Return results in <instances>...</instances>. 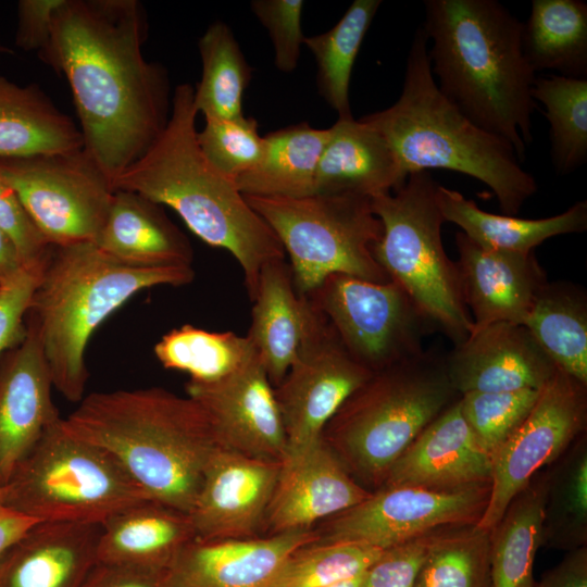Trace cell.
<instances>
[{
    "label": "cell",
    "mask_w": 587,
    "mask_h": 587,
    "mask_svg": "<svg viewBox=\"0 0 587 587\" xmlns=\"http://www.w3.org/2000/svg\"><path fill=\"white\" fill-rule=\"evenodd\" d=\"M137 0H64L39 57L68 82L85 151L112 182L157 140L170 118L165 70L141 46Z\"/></svg>",
    "instance_id": "cell-1"
},
{
    "label": "cell",
    "mask_w": 587,
    "mask_h": 587,
    "mask_svg": "<svg viewBox=\"0 0 587 587\" xmlns=\"http://www.w3.org/2000/svg\"><path fill=\"white\" fill-rule=\"evenodd\" d=\"M424 8L422 29L439 90L523 162L536 109V73L523 53V22L497 0H426Z\"/></svg>",
    "instance_id": "cell-2"
},
{
    "label": "cell",
    "mask_w": 587,
    "mask_h": 587,
    "mask_svg": "<svg viewBox=\"0 0 587 587\" xmlns=\"http://www.w3.org/2000/svg\"><path fill=\"white\" fill-rule=\"evenodd\" d=\"M193 91L188 83L176 86L165 128L112 182V188L170 207L201 240L227 250L242 270L251 300L262 267L285 259V250L236 182L221 174L203 155L197 141Z\"/></svg>",
    "instance_id": "cell-3"
},
{
    "label": "cell",
    "mask_w": 587,
    "mask_h": 587,
    "mask_svg": "<svg viewBox=\"0 0 587 587\" xmlns=\"http://www.w3.org/2000/svg\"><path fill=\"white\" fill-rule=\"evenodd\" d=\"M62 426L105 450L150 499L186 513L221 447L198 402L159 387L90 394Z\"/></svg>",
    "instance_id": "cell-4"
},
{
    "label": "cell",
    "mask_w": 587,
    "mask_h": 587,
    "mask_svg": "<svg viewBox=\"0 0 587 587\" xmlns=\"http://www.w3.org/2000/svg\"><path fill=\"white\" fill-rule=\"evenodd\" d=\"M360 120L386 139L405 177L429 170L471 176L492 190L503 214L514 216L538 189L507 141L475 125L441 93L422 27L409 49L398 100Z\"/></svg>",
    "instance_id": "cell-5"
},
{
    "label": "cell",
    "mask_w": 587,
    "mask_h": 587,
    "mask_svg": "<svg viewBox=\"0 0 587 587\" xmlns=\"http://www.w3.org/2000/svg\"><path fill=\"white\" fill-rule=\"evenodd\" d=\"M193 278L191 265H130L92 241L52 246L25 321L40 340L53 387L68 401L80 402L93 332L139 291L187 285Z\"/></svg>",
    "instance_id": "cell-6"
},
{
    "label": "cell",
    "mask_w": 587,
    "mask_h": 587,
    "mask_svg": "<svg viewBox=\"0 0 587 587\" xmlns=\"http://www.w3.org/2000/svg\"><path fill=\"white\" fill-rule=\"evenodd\" d=\"M459 397L445 354L423 350L373 373L328 421L322 437L361 486L376 490L398 458Z\"/></svg>",
    "instance_id": "cell-7"
},
{
    "label": "cell",
    "mask_w": 587,
    "mask_h": 587,
    "mask_svg": "<svg viewBox=\"0 0 587 587\" xmlns=\"http://www.w3.org/2000/svg\"><path fill=\"white\" fill-rule=\"evenodd\" d=\"M439 184L430 172L410 174L392 192L371 199L383 227L373 247L377 263L413 301L433 329L453 344L473 329L457 263L447 255L437 201Z\"/></svg>",
    "instance_id": "cell-8"
},
{
    "label": "cell",
    "mask_w": 587,
    "mask_h": 587,
    "mask_svg": "<svg viewBox=\"0 0 587 587\" xmlns=\"http://www.w3.org/2000/svg\"><path fill=\"white\" fill-rule=\"evenodd\" d=\"M149 499L105 450L67 433L62 419L2 487L3 507L38 522L102 523Z\"/></svg>",
    "instance_id": "cell-9"
},
{
    "label": "cell",
    "mask_w": 587,
    "mask_h": 587,
    "mask_svg": "<svg viewBox=\"0 0 587 587\" xmlns=\"http://www.w3.org/2000/svg\"><path fill=\"white\" fill-rule=\"evenodd\" d=\"M243 196L289 257L298 294L308 295L336 273L375 283L390 280L373 253L383 227L373 212L371 198Z\"/></svg>",
    "instance_id": "cell-10"
},
{
    "label": "cell",
    "mask_w": 587,
    "mask_h": 587,
    "mask_svg": "<svg viewBox=\"0 0 587 587\" xmlns=\"http://www.w3.org/2000/svg\"><path fill=\"white\" fill-rule=\"evenodd\" d=\"M330 324L348 352L372 373L420 354L433 329L394 282L328 275L304 295Z\"/></svg>",
    "instance_id": "cell-11"
},
{
    "label": "cell",
    "mask_w": 587,
    "mask_h": 587,
    "mask_svg": "<svg viewBox=\"0 0 587 587\" xmlns=\"http://www.w3.org/2000/svg\"><path fill=\"white\" fill-rule=\"evenodd\" d=\"M0 173L49 245L61 247L95 240L114 190L84 148L0 159Z\"/></svg>",
    "instance_id": "cell-12"
},
{
    "label": "cell",
    "mask_w": 587,
    "mask_h": 587,
    "mask_svg": "<svg viewBox=\"0 0 587 587\" xmlns=\"http://www.w3.org/2000/svg\"><path fill=\"white\" fill-rule=\"evenodd\" d=\"M307 300L302 339L286 375L274 387L287 454L322 438L328 421L373 374L348 352L327 320Z\"/></svg>",
    "instance_id": "cell-13"
},
{
    "label": "cell",
    "mask_w": 587,
    "mask_h": 587,
    "mask_svg": "<svg viewBox=\"0 0 587 587\" xmlns=\"http://www.w3.org/2000/svg\"><path fill=\"white\" fill-rule=\"evenodd\" d=\"M586 425L587 385L558 370L521 426L492 454L489 500L476 525L489 532L510 501L585 434Z\"/></svg>",
    "instance_id": "cell-14"
},
{
    "label": "cell",
    "mask_w": 587,
    "mask_h": 587,
    "mask_svg": "<svg viewBox=\"0 0 587 587\" xmlns=\"http://www.w3.org/2000/svg\"><path fill=\"white\" fill-rule=\"evenodd\" d=\"M490 486L432 490L382 486L352 508L326 520L320 541L362 542L385 550L447 527L477 524Z\"/></svg>",
    "instance_id": "cell-15"
},
{
    "label": "cell",
    "mask_w": 587,
    "mask_h": 587,
    "mask_svg": "<svg viewBox=\"0 0 587 587\" xmlns=\"http://www.w3.org/2000/svg\"><path fill=\"white\" fill-rule=\"evenodd\" d=\"M186 392L205 412L222 448L264 461L286 458L285 428L259 354L218 380H189Z\"/></svg>",
    "instance_id": "cell-16"
},
{
    "label": "cell",
    "mask_w": 587,
    "mask_h": 587,
    "mask_svg": "<svg viewBox=\"0 0 587 587\" xmlns=\"http://www.w3.org/2000/svg\"><path fill=\"white\" fill-rule=\"evenodd\" d=\"M280 463L220 447L205 469L189 512L196 539L257 537L264 529Z\"/></svg>",
    "instance_id": "cell-17"
},
{
    "label": "cell",
    "mask_w": 587,
    "mask_h": 587,
    "mask_svg": "<svg viewBox=\"0 0 587 587\" xmlns=\"http://www.w3.org/2000/svg\"><path fill=\"white\" fill-rule=\"evenodd\" d=\"M453 389L467 392L540 390L558 369L524 324L473 329L445 354Z\"/></svg>",
    "instance_id": "cell-18"
},
{
    "label": "cell",
    "mask_w": 587,
    "mask_h": 587,
    "mask_svg": "<svg viewBox=\"0 0 587 587\" xmlns=\"http://www.w3.org/2000/svg\"><path fill=\"white\" fill-rule=\"evenodd\" d=\"M371 492L350 475L322 437L287 454L280 463L264 529L273 535L310 528L360 503Z\"/></svg>",
    "instance_id": "cell-19"
},
{
    "label": "cell",
    "mask_w": 587,
    "mask_h": 587,
    "mask_svg": "<svg viewBox=\"0 0 587 587\" xmlns=\"http://www.w3.org/2000/svg\"><path fill=\"white\" fill-rule=\"evenodd\" d=\"M26 335L0 360V487L58 420L53 387L40 340L26 321Z\"/></svg>",
    "instance_id": "cell-20"
},
{
    "label": "cell",
    "mask_w": 587,
    "mask_h": 587,
    "mask_svg": "<svg viewBox=\"0 0 587 587\" xmlns=\"http://www.w3.org/2000/svg\"><path fill=\"white\" fill-rule=\"evenodd\" d=\"M455 263L473 329L500 322L524 324L536 296L548 282L534 252L485 248L462 232L455 234Z\"/></svg>",
    "instance_id": "cell-21"
},
{
    "label": "cell",
    "mask_w": 587,
    "mask_h": 587,
    "mask_svg": "<svg viewBox=\"0 0 587 587\" xmlns=\"http://www.w3.org/2000/svg\"><path fill=\"white\" fill-rule=\"evenodd\" d=\"M319 540L311 528L241 539H193L165 572L168 587H268L285 559Z\"/></svg>",
    "instance_id": "cell-22"
},
{
    "label": "cell",
    "mask_w": 587,
    "mask_h": 587,
    "mask_svg": "<svg viewBox=\"0 0 587 587\" xmlns=\"http://www.w3.org/2000/svg\"><path fill=\"white\" fill-rule=\"evenodd\" d=\"M491 474V458L476 440L458 399L398 458L383 486L460 490L490 486Z\"/></svg>",
    "instance_id": "cell-23"
},
{
    "label": "cell",
    "mask_w": 587,
    "mask_h": 587,
    "mask_svg": "<svg viewBox=\"0 0 587 587\" xmlns=\"http://www.w3.org/2000/svg\"><path fill=\"white\" fill-rule=\"evenodd\" d=\"M100 524H34L4 555L0 587H83L97 564Z\"/></svg>",
    "instance_id": "cell-24"
},
{
    "label": "cell",
    "mask_w": 587,
    "mask_h": 587,
    "mask_svg": "<svg viewBox=\"0 0 587 587\" xmlns=\"http://www.w3.org/2000/svg\"><path fill=\"white\" fill-rule=\"evenodd\" d=\"M97 562L166 572L196 534L189 513L143 500L113 513L101 524Z\"/></svg>",
    "instance_id": "cell-25"
},
{
    "label": "cell",
    "mask_w": 587,
    "mask_h": 587,
    "mask_svg": "<svg viewBox=\"0 0 587 587\" xmlns=\"http://www.w3.org/2000/svg\"><path fill=\"white\" fill-rule=\"evenodd\" d=\"M312 195L373 198L392 192L407 177L386 139L362 120L338 118L330 127Z\"/></svg>",
    "instance_id": "cell-26"
},
{
    "label": "cell",
    "mask_w": 587,
    "mask_h": 587,
    "mask_svg": "<svg viewBox=\"0 0 587 587\" xmlns=\"http://www.w3.org/2000/svg\"><path fill=\"white\" fill-rule=\"evenodd\" d=\"M92 242L130 265H191L192 261L190 242L161 205L127 190H114L107 217Z\"/></svg>",
    "instance_id": "cell-27"
},
{
    "label": "cell",
    "mask_w": 587,
    "mask_h": 587,
    "mask_svg": "<svg viewBox=\"0 0 587 587\" xmlns=\"http://www.w3.org/2000/svg\"><path fill=\"white\" fill-rule=\"evenodd\" d=\"M252 301L247 334L275 387L286 375L303 336L308 300L298 294L285 259L266 263Z\"/></svg>",
    "instance_id": "cell-28"
},
{
    "label": "cell",
    "mask_w": 587,
    "mask_h": 587,
    "mask_svg": "<svg viewBox=\"0 0 587 587\" xmlns=\"http://www.w3.org/2000/svg\"><path fill=\"white\" fill-rule=\"evenodd\" d=\"M437 201L445 222L458 225L478 245L498 251L530 253L551 237L587 230L585 200L560 214L537 220L484 211L474 200L440 185Z\"/></svg>",
    "instance_id": "cell-29"
},
{
    "label": "cell",
    "mask_w": 587,
    "mask_h": 587,
    "mask_svg": "<svg viewBox=\"0 0 587 587\" xmlns=\"http://www.w3.org/2000/svg\"><path fill=\"white\" fill-rule=\"evenodd\" d=\"M83 148L80 129L38 86H20L0 75V159Z\"/></svg>",
    "instance_id": "cell-30"
},
{
    "label": "cell",
    "mask_w": 587,
    "mask_h": 587,
    "mask_svg": "<svg viewBox=\"0 0 587 587\" xmlns=\"http://www.w3.org/2000/svg\"><path fill=\"white\" fill-rule=\"evenodd\" d=\"M329 135V127L314 128L307 122L266 134L263 158L237 179L239 190L246 196L299 198L312 195Z\"/></svg>",
    "instance_id": "cell-31"
},
{
    "label": "cell",
    "mask_w": 587,
    "mask_h": 587,
    "mask_svg": "<svg viewBox=\"0 0 587 587\" xmlns=\"http://www.w3.org/2000/svg\"><path fill=\"white\" fill-rule=\"evenodd\" d=\"M549 467V466H548ZM539 471L489 530L491 587H534L549 469Z\"/></svg>",
    "instance_id": "cell-32"
},
{
    "label": "cell",
    "mask_w": 587,
    "mask_h": 587,
    "mask_svg": "<svg viewBox=\"0 0 587 587\" xmlns=\"http://www.w3.org/2000/svg\"><path fill=\"white\" fill-rule=\"evenodd\" d=\"M524 57L536 73L587 78V3L583 0H533L522 26Z\"/></svg>",
    "instance_id": "cell-33"
},
{
    "label": "cell",
    "mask_w": 587,
    "mask_h": 587,
    "mask_svg": "<svg viewBox=\"0 0 587 587\" xmlns=\"http://www.w3.org/2000/svg\"><path fill=\"white\" fill-rule=\"evenodd\" d=\"M555 367L587 385V295L567 282H547L524 322Z\"/></svg>",
    "instance_id": "cell-34"
},
{
    "label": "cell",
    "mask_w": 587,
    "mask_h": 587,
    "mask_svg": "<svg viewBox=\"0 0 587 587\" xmlns=\"http://www.w3.org/2000/svg\"><path fill=\"white\" fill-rule=\"evenodd\" d=\"M541 547L587 546V437L580 435L549 467Z\"/></svg>",
    "instance_id": "cell-35"
},
{
    "label": "cell",
    "mask_w": 587,
    "mask_h": 587,
    "mask_svg": "<svg viewBox=\"0 0 587 587\" xmlns=\"http://www.w3.org/2000/svg\"><path fill=\"white\" fill-rule=\"evenodd\" d=\"M380 4V0H354L334 27L304 38L303 45L316 62L319 93L338 118L353 117L349 100L352 68Z\"/></svg>",
    "instance_id": "cell-36"
},
{
    "label": "cell",
    "mask_w": 587,
    "mask_h": 587,
    "mask_svg": "<svg viewBox=\"0 0 587 587\" xmlns=\"http://www.w3.org/2000/svg\"><path fill=\"white\" fill-rule=\"evenodd\" d=\"M198 48L202 75L193 91V105L204 118L243 116L242 101L252 70L233 30L224 22L212 23L200 37Z\"/></svg>",
    "instance_id": "cell-37"
},
{
    "label": "cell",
    "mask_w": 587,
    "mask_h": 587,
    "mask_svg": "<svg viewBox=\"0 0 587 587\" xmlns=\"http://www.w3.org/2000/svg\"><path fill=\"white\" fill-rule=\"evenodd\" d=\"M154 354L165 369L185 372L189 380L211 383L243 367L258 352L247 335L185 324L163 335Z\"/></svg>",
    "instance_id": "cell-38"
},
{
    "label": "cell",
    "mask_w": 587,
    "mask_h": 587,
    "mask_svg": "<svg viewBox=\"0 0 587 587\" xmlns=\"http://www.w3.org/2000/svg\"><path fill=\"white\" fill-rule=\"evenodd\" d=\"M532 97L545 107L554 170L576 171L587 161V78L536 77Z\"/></svg>",
    "instance_id": "cell-39"
},
{
    "label": "cell",
    "mask_w": 587,
    "mask_h": 587,
    "mask_svg": "<svg viewBox=\"0 0 587 587\" xmlns=\"http://www.w3.org/2000/svg\"><path fill=\"white\" fill-rule=\"evenodd\" d=\"M489 532L476 524L436 532L414 587H491Z\"/></svg>",
    "instance_id": "cell-40"
},
{
    "label": "cell",
    "mask_w": 587,
    "mask_h": 587,
    "mask_svg": "<svg viewBox=\"0 0 587 587\" xmlns=\"http://www.w3.org/2000/svg\"><path fill=\"white\" fill-rule=\"evenodd\" d=\"M384 550L352 541H313L294 550L268 587H328L364 573Z\"/></svg>",
    "instance_id": "cell-41"
},
{
    "label": "cell",
    "mask_w": 587,
    "mask_h": 587,
    "mask_svg": "<svg viewBox=\"0 0 587 587\" xmlns=\"http://www.w3.org/2000/svg\"><path fill=\"white\" fill-rule=\"evenodd\" d=\"M540 390L467 392L460 396L461 412L490 458L527 417Z\"/></svg>",
    "instance_id": "cell-42"
},
{
    "label": "cell",
    "mask_w": 587,
    "mask_h": 587,
    "mask_svg": "<svg viewBox=\"0 0 587 587\" xmlns=\"http://www.w3.org/2000/svg\"><path fill=\"white\" fill-rule=\"evenodd\" d=\"M204 120L203 128L197 132V141L205 159L221 174L237 182L260 163L265 142L255 118L243 115Z\"/></svg>",
    "instance_id": "cell-43"
},
{
    "label": "cell",
    "mask_w": 587,
    "mask_h": 587,
    "mask_svg": "<svg viewBox=\"0 0 587 587\" xmlns=\"http://www.w3.org/2000/svg\"><path fill=\"white\" fill-rule=\"evenodd\" d=\"M303 0H253L250 8L266 28L274 49V64L283 73L296 70L301 46Z\"/></svg>",
    "instance_id": "cell-44"
},
{
    "label": "cell",
    "mask_w": 587,
    "mask_h": 587,
    "mask_svg": "<svg viewBox=\"0 0 587 587\" xmlns=\"http://www.w3.org/2000/svg\"><path fill=\"white\" fill-rule=\"evenodd\" d=\"M436 532L385 549L363 573L361 587H414Z\"/></svg>",
    "instance_id": "cell-45"
},
{
    "label": "cell",
    "mask_w": 587,
    "mask_h": 587,
    "mask_svg": "<svg viewBox=\"0 0 587 587\" xmlns=\"http://www.w3.org/2000/svg\"><path fill=\"white\" fill-rule=\"evenodd\" d=\"M43 267L25 266L0 286V360L26 335V314Z\"/></svg>",
    "instance_id": "cell-46"
},
{
    "label": "cell",
    "mask_w": 587,
    "mask_h": 587,
    "mask_svg": "<svg viewBox=\"0 0 587 587\" xmlns=\"http://www.w3.org/2000/svg\"><path fill=\"white\" fill-rule=\"evenodd\" d=\"M0 228L15 243L24 266L45 265L52 246L24 209L15 190L0 173Z\"/></svg>",
    "instance_id": "cell-47"
},
{
    "label": "cell",
    "mask_w": 587,
    "mask_h": 587,
    "mask_svg": "<svg viewBox=\"0 0 587 587\" xmlns=\"http://www.w3.org/2000/svg\"><path fill=\"white\" fill-rule=\"evenodd\" d=\"M64 0H21L17 3L15 45L25 51H43L51 38L53 17Z\"/></svg>",
    "instance_id": "cell-48"
},
{
    "label": "cell",
    "mask_w": 587,
    "mask_h": 587,
    "mask_svg": "<svg viewBox=\"0 0 587 587\" xmlns=\"http://www.w3.org/2000/svg\"><path fill=\"white\" fill-rule=\"evenodd\" d=\"M83 587H168L165 572L98 563Z\"/></svg>",
    "instance_id": "cell-49"
},
{
    "label": "cell",
    "mask_w": 587,
    "mask_h": 587,
    "mask_svg": "<svg viewBox=\"0 0 587 587\" xmlns=\"http://www.w3.org/2000/svg\"><path fill=\"white\" fill-rule=\"evenodd\" d=\"M534 587H587V546L566 552Z\"/></svg>",
    "instance_id": "cell-50"
},
{
    "label": "cell",
    "mask_w": 587,
    "mask_h": 587,
    "mask_svg": "<svg viewBox=\"0 0 587 587\" xmlns=\"http://www.w3.org/2000/svg\"><path fill=\"white\" fill-rule=\"evenodd\" d=\"M38 521L0 505V564L10 548Z\"/></svg>",
    "instance_id": "cell-51"
},
{
    "label": "cell",
    "mask_w": 587,
    "mask_h": 587,
    "mask_svg": "<svg viewBox=\"0 0 587 587\" xmlns=\"http://www.w3.org/2000/svg\"><path fill=\"white\" fill-rule=\"evenodd\" d=\"M24 264L13 240L0 228V286L23 270Z\"/></svg>",
    "instance_id": "cell-52"
},
{
    "label": "cell",
    "mask_w": 587,
    "mask_h": 587,
    "mask_svg": "<svg viewBox=\"0 0 587 587\" xmlns=\"http://www.w3.org/2000/svg\"><path fill=\"white\" fill-rule=\"evenodd\" d=\"M363 573L354 578L328 586V587H361Z\"/></svg>",
    "instance_id": "cell-53"
},
{
    "label": "cell",
    "mask_w": 587,
    "mask_h": 587,
    "mask_svg": "<svg viewBox=\"0 0 587 587\" xmlns=\"http://www.w3.org/2000/svg\"><path fill=\"white\" fill-rule=\"evenodd\" d=\"M5 52H11V50L0 43V54Z\"/></svg>",
    "instance_id": "cell-54"
},
{
    "label": "cell",
    "mask_w": 587,
    "mask_h": 587,
    "mask_svg": "<svg viewBox=\"0 0 587 587\" xmlns=\"http://www.w3.org/2000/svg\"><path fill=\"white\" fill-rule=\"evenodd\" d=\"M0 505H2V487H0Z\"/></svg>",
    "instance_id": "cell-55"
}]
</instances>
